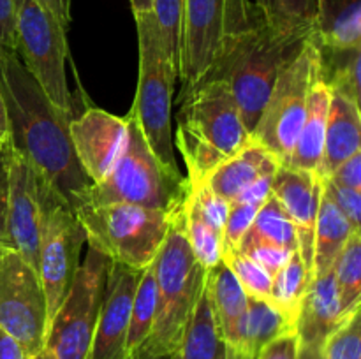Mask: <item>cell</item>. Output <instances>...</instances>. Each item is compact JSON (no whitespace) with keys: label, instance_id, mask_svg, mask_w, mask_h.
Listing matches in <instances>:
<instances>
[{"label":"cell","instance_id":"cell-1","mask_svg":"<svg viewBox=\"0 0 361 359\" xmlns=\"http://www.w3.org/2000/svg\"><path fill=\"white\" fill-rule=\"evenodd\" d=\"M0 88L9 118L11 146L74 210L92 182L74 153L71 115L46 97L16 51L4 48L0 49Z\"/></svg>","mask_w":361,"mask_h":359},{"label":"cell","instance_id":"cell-2","mask_svg":"<svg viewBox=\"0 0 361 359\" xmlns=\"http://www.w3.org/2000/svg\"><path fill=\"white\" fill-rule=\"evenodd\" d=\"M314 34V23L270 21L256 7L249 23L226 37L203 77H219L229 84L243 123L252 132L275 80Z\"/></svg>","mask_w":361,"mask_h":359},{"label":"cell","instance_id":"cell-3","mask_svg":"<svg viewBox=\"0 0 361 359\" xmlns=\"http://www.w3.org/2000/svg\"><path fill=\"white\" fill-rule=\"evenodd\" d=\"M180 104L176 148L187 165V182L207 180L252 141L224 80L201 77L180 95Z\"/></svg>","mask_w":361,"mask_h":359},{"label":"cell","instance_id":"cell-4","mask_svg":"<svg viewBox=\"0 0 361 359\" xmlns=\"http://www.w3.org/2000/svg\"><path fill=\"white\" fill-rule=\"evenodd\" d=\"M155 313L150 333L133 359H171L192 319L207 270L197 263L183 232L182 208L154 259Z\"/></svg>","mask_w":361,"mask_h":359},{"label":"cell","instance_id":"cell-5","mask_svg":"<svg viewBox=\"0 0 361 359\" xmlns=\"http://www.w3.org/2000/svg\"><path fill=\"white\" fill-rule=\"evenodd\" d=\"M127 116L129 139L122 157L102 182L88 187L78 206L123 203L175 213L183 206L189 192L187 178H183L180 171L166 168L155 157L141 134L133 109Z\"/></svg>","mask_w":361,"mask_h":359},{"label":"cell","instance_id":"cell-6","mask_svg":"<svg viewBox=\"0 0 361 359\" xmlns=\"http://www.w3.org/2000/svg\"><path fill=\"white\" fill-rule=\"evenodd\" d=\"M140 44V76L133 113L141 134L155 157L173 171H180L171 130V104L178 69L169 58L154 14H134Z\"/></svg>","mask_w":361,"mask_h":359},{"label":"cell","instance_id":"cell-7","mask_svg":"<svg viewBox=\"0 0 361 359\" xmlns=\"http://www.w3.org/2000/svg\"><path fill=\"white\" fill-rule=\"evenodd\" d=\"M178 211L123 203L74 208L88 246L134 270L154 263Z\"/></svg>","mask_w":361,"mask_h":359},{"label":"cell","instance_id":"cell-8","mask_svg":"<svg viewBox=\"0 0 361 359\" xmlns=\"http://www.w3.org/2000/svg\"><path fill=\"white\" fill-rule=\"evenodd\" d=\"M321 76L319 39L314 34L295 60L284 67L271 87L256 127L250 132L282 165L288 164L302 123L310 90Z\"/></svg>","mask_w":361,"mask_h":359},{"label":"cell","instance_id":"cell-9","mask_svg":"<svg viewBox=\"0 0 361 359\" xmlns=\"http://www.w3.org/2000/svg\"><path fill=\"white\" fill-rule=\"evenodd\" d=\"M16 55L46 97L63 113L73 108L67 84V27L39 0H16Z\"/></svg>","mask_w":361,"mask_h":359},{"label":"cell","instance_id":"cell-10","mask_svg":"<svg viewBox=\"0 0 361 359\" xmlns=\"http://www.w3.org/2000/svg\"><path fill=\"white\" fill-rule=\"evenodd\" d=\"M109 267L111 260L88 246L66 299L49 320L44 348L55 359H87Z\"/></svg>","mask_w":361,"mask_h":359},{"label":"cell","instance_id":"cell-11","mask_svg":"<svg viewBox=\"0 0 361 359\" xmlns=\"http://www.w3.org/2000/svg\"><path fill=\"white\" fill-rule=\"evenodd\" d=\"M256 6L249 0H183L178 48L180 95L214 65L226 37L245 27Z\"/></svg>","mask_w":361,"mask_h":359},{"label":"cell","instance_id":"cell-12","mask_svg":"<svg viewBox=\"0 0 361 359\" xmlns=\"http://www.w3.org/2000/svg\"><path fill=\"white\" fill-rule=\"evenodd\" d=\"M85 241V231L73 208L44 185L37 273L48 301L49 320L73 285Z\"/></svg>","mask_w":361,"mask_h":359},{"label":"cell","instance_id":"cell-13","mask_svg":"<svg viewBox=\"0 0 361 359\" xmlns=\"http://www.w3.org/2000/svg\"><path fill=\"white\" fill-rule=\"evenodd\" d=\"M48 301L37 270L16 250H0V329L34 358L48 336Z\"/></svg>","mask_w":361,"mask_h":359},{"label":"cell","instance_id":"cell-14","mask_svg":"<svg viewBox=\"0 0 361 359\" xmlns=\"http://www.w3.org/2000/svg\"><path fill=\"white\" fill-rule=\"evenodd\" d=\"M9 164V204L7 232L13 248L37 270L39 241L42 225V190L46 182L35 172L23 155L13 146L7 153Z\"/></svg>","mask_w":361,"mask_h":359},{"label":"cell","instance_id":"cell-15","mask_svg":"<svg viewBox=\"0 0 361 359\" xmlns=\"http://www.w3.org/2000/svg\"><path fill=\"white\" fill-rule=\"evenodd\" d=\"M71 141L81 169L92 183L111 172L129 139V116H116L101 108H88L80 118L71 120Z\"/></svg>","mask_w":361,"mask_h":359},{"label":"cell","instance_id":"cell-16","mask_svg":"<svg viewBox=\"0 0 361 359\" xmlns=\"http://www.w3.org/2000/svg\"><path fill=\"white\" fill-rule=\"evenodd\" d=\"M143 270L111 263L87 359H127L130 306Z\"/></svg>","mask_w":361,"mask_h":359},{"label":"cell","instance_id":"cell-17","mask_svg":"<svg viewBox=\"0 0 361 359\" xmlns=\"http://www.w3.org/2000/svg\"><path fill=\"white\" fill-rule=\"evenodd\" d=\"M271 196L291 218L298 239V252L307 271L314 277V231L323 185L317 172L281 165L271 182Z\"/></svg>","mask_w":361,"mask_h":359},{"label":"cell","instance_id":"cell-18","mask_svg":"<svg viewBox=\"0 0 361 359\" xmlns=\"http://www.w3.org/2000/svg\"><path fill=\"white\" fill-rule=\"evenodd\" d=\"M348 315L342 312L334 267L324 273L314 275L309 291L303 298L298 320H296V334H298L300 345L323 347V341L326 340L328 334Z\"/></svg>","mask_w":361,"mask_h":359},{"label":"cell","instance_id":"cell-19","mask_svg":"<svg viewBox=\"0 0 361 359\" xmlns=\"http://www.w3.org/2000/svg\"><path fill=\"white\" fill-rule=\"evenodd\" d=\"M330 92L323 157L317 168L321 178H328L342 162L361 151L360 104L338 92Z\"/></svg>","mask_w":361,"mask_h":359},{"label":"cell","instance_id":"cell-20","mask_svg":"<svg viewBox=\"0 0 361 359\" xmlns=\"http://www.w3.org/2000/svg\"><path fill=\"white\" fill-rule=\"evenodd\" d=\"M281 165V162L267 148L252 139L243 150L222 162L208 176L207 183L219 197L233 203L256 180L264 175H275Z\"/></svg>","mask_w":361,"mask_h":359},{"label":"cell","instance_id":"cell-21","mask_svg":"<svg viewBox=\"0 0 361 359\" xmlns=\"http://www.w3.org/2000/svg\"><path fill=\"white\" fill-rule=\"evenodd\" d=\"M330 88L326 87L321 76L310 90L307 102L305 120L302 123L296 143L293 146L288 168L302 169V171L317 172L321 164L324 146V134H326L328 108H330Z\"/></svg>","mask_w":361,"mask_h":359},{"label":"cell","instance_id":"cell-22","mask_svg":"<svg viewBox=\"0 0 361 359\" xmlns=\"http://www.w3.org/2000/svg\"><path fill=\"white\" fill-rule=\"evenodd\" d=\"M316 34L330 48L361 46V0H314Z\"/></svg>","mask_w":361,"mask_h":359},{"label":"cell","instance_id":"cell-23","mask_svg":"<svg viewBox=\"0 0 361 359\" xmlns=\"http://www.w3.org/2000/svg\"><path fill=\"white\" fill-rule=\"evenodd\" d=\"M171 359H226L224 340L219 329L207 280L194 308L192 319L183 334L182 345Z\"/></svg>","mask_w":361,"mask_h":359},{"label":"cell","instance_id":"cell-24","mask_svg":"<svg viewBox=\"0 0 361 359\" xmlns=\"http://www.w3.org/2000/svg\"><path fill=\"white\" fill-rule=\"evenodd\" d=\"M353 232H360V229H356L328 197L321 196L314 231V275L334 267L338 252Z\"/></svg>","mask_w":361,"mask_h":359},{"label":"cell","instance_id":"cell-25","mask_svg":"<svg viewBox=\"0 0 361 359\" xmlns=\"http://www.w3.org/2000/svg\"><path fill=\"white\" fill-rule=\"evenodd\" d=\"M312 278L314 277L307 271L298 250H295L288 263L271 277L270 303L295 329L303 298L309 291Z\"/></svg>","mask_w":361,"mask_h":359},{"label":"cell","instance_id":"cell-26","mask_svg":"<svg viewBox=\"0 0 361 359\" xmlns=\"http://www.w3.org/2000/svg\"><path fill=\"white\" fill-rule=\"evenodd\" d=\"M321 80L330 90L345 95L360 104L361 46L358 48H330L319 42Z\"/></svg>","mask_w":361,"mask_h":359},{"label":"cell","instance_id":"cell-27","mask_svg":"<svg viewBox=\"0 0 361 359\" xmlns=\"http://www.w3.org/2000/svg\"><path fill=\"white\" fill-rule=\"evenodd\" d=\"M252 243L281 246V248L291 250V252L298 250L295 225L274 196L268 197L267 203L257 210L256 218L240 241L238 248L252 245Z\"/></svg>","mask_w":361,"mask_h":359},{"label":"cell","instance_id":"cell-28","mask_svg":"<svg viewBox=\"0 0 361 359\" xmlns=\"http://www.w3.org/2000/svg\"><path fill=\"white\" fill-rule=\"evenodd\" d=\"M342 312L348 315L361 306V232H353L334 263Z\"/></svg>","mask_w":361,"mask_h":359},{"label":"cell","instance_id":"cell-29","mask_svg":"<svg viewBox=\"0 0 361 359\" xmlns=\"http://www.w3.org/2000/svg\"><path fill=\"white\" fill-rule=\"evenodd\" d=\"M182 222L185 238L197 263L207 271L217 266L222 259V236L204 222L189 192L182 206Z\"/></svg>","mask_w":361,"mask_h":359},{"label":"cell","instance_id":"cell-30","mask_svg":"<svg viewBox=\"0 0 361 359\" xmlns=\"http://www.w3.org/2000/svg\"><path fill=\"white\" fill-rule=\"evenodd\" d=\"M155 271L154 263L145 267L130 306L129 333H127V359H133L150 333L155 313Z\"/></svg>","mask_w":361,"mask_h":359},{"label":"cell","instance_id":"cell-31","mask_svg":"<svg viewBox=\"0 0 361 359\" xmlns=\"http://www.w3.org/2000/svg\"><path fill=\"white\" fill-rule=\"evenodd\" d=\"M296 331L270 301L247 296V347L259 354L261 348L281 334Z\"/></svg>","mask_w":361,"mask_h":359},{"label":"cell","instance_id":"cell-32","mask_svg":"<svg viewBox=\"0 0 361 359\" xmlns=\"http://www.w3.org/2000/svg\"><path fill=\"white\" fill-rule=\"evenodd\" d=\"M222 263L231 270L247 296L270 301L271 275L252 257L238 248H224L222 250Z\"/></svg>","mask_w":361,"mask_h":359},{"label":"cell","instance_id":"cell-33","mask_svg":"<svg viewBox=\"0 0 361 359\" xmlns=\"http://www.w3.org/2000/svg\"><path fill=\"white\" fill-rule=\"evenodd\" d=\"M324 359H361L360 308L353 310L323 341Z\"/></svg>","mask_w":361,"mask_h":359},{"label":"cell","instance_id":"cell-34","mask_svg":"<svg viewBox=\"0 0 361 359\" xmlns=\"http://www.w3.org/2000/svg\"><path fill=\"white\" fill-rule=\"evenodd\" d=\"M261 206L245 203H229L228 220H226L224 232H222V250L238 248L240 241L252 225L257 210Z\"/></svg>","mask_w":361,"mask_h":359},{"label":"cell","instance_id":"cell-35","mask_svg":"<svg viewBox=\"0 0 361 359\" xmlns=\"http://www.w3.org/2000/svg\"><path fill=\"white\" fill-rule=\"evenodd\" d=\"M321 185H323V196L328 197L342 213L348 217V220L360 229L361 222V192L360 190L348 189L338 183H335L330 178H321Z\"/></svg>","mask_w":361,"mask_h":359},{"label":"cell","instance_id":"cell-36","mask_svg":"<svg viewBox=\"0 0 361 359\" xmlns=\"http://www.w3.org/2000/svg\"><path fill=\"white\" fill-rule=\"evenodd\" d=\"M238 250H242L243 253L252 257V259L256 260L257 264H261L271 277H274V275L288 263L289 257L293 256L291 250H286L274 245H263V243H252V245L240 246Z\"/></svg>","mask_w":361,"mask_h":359},{"label":"cell","instance_id":"cell-37","mask_svg":"<svg viewBox=\"0 0 361 359\" xmlns=\"http://www.w3.org/2000/svg\"><path fill=\"white\" fill-rule=\"evenodd\" d=\"M11 144L0 146V250H14L7 232V204H9V164L7 153Z\"/></svg>","mask_w":361,"mask_h":359},{"label":"cell","instance_id":"cell-38","mask_svg":"<svg viewBox=\"0 0 361 359\" xmlns=\"http://www.w3.org/2000/svg\"><path fill=\"white\" fill-rule=\"evenodd\" d=\"M298 334L296 331H289L268 341L256 359H298Z\"/></svg>","mask_w":361,"mask_h":359},{"label":"cell","instance_id":"cell-39","mask_svg":"<svg viewBox=\"0 0 361 359\" xmlns=\"http://www.w3.org/2000/svg\"><path fill=\"white\" fill-rule=\"evenodd\" d=\"M279 16L291 23H314L316 2L314 0H277Z\"/></svg>","mask_w":361,"mask_h":359},{"label":"cell","instance_id":"cell-40","mask_svg":"<svg viewBox=\"0 0 361 359\" xmlns=\"http://www.w3.org/2000/svg\"><path fill=\"white\" fill-rule=\"evenodd\" d=\"M0 48L16 51V0H0Z\"/></svg>","mask_w":361,"mask_h":359},{"label":"cell","instance_id":"cell-41","mask_svg":"<svg viewBox=\"0 0 361 359\" xmlns=\"http://www.w3.org/2000/svg\"><path fill=\"white\" fill-rule=\"evenodd\" d=\"M328 178L334 180L338 185L361 192V151L342 162Z\"/></svg>","mask_w":361,"mask_h":359},{"label":"cell","instance_id":"cell-42","mask_svg":"<svg viewBox=\"0 0 361 359\" xmlns=\"http://www.w3.org/2000/svg\"><path fill=\"white\" fill-rule=\"evenodd\" d=\"M0 359H32V355L25 351L20 341L0 329Z\"/></svg>","mask_w":361,"mask_h":359},{"label":"cell","instance_id":"cell-43","mask_svg":"<svg viewBox=\"0 0 361 359\" xmlns=\"http://www.w3.org/2000/svg\"><path fill=\"white\" fill-rule=\"evenodd\" d=\"M63 27L71 23V0H39Z\"/></svg>","mask_w":361,"mask_h":359},{"label":"cell","instance_id":"cell-44","mask_svg":"<svg viewBox=\"0 0 361 359\" xmlns=\"http://www.w3.org/2000/svg\"><path fill=\"white\" fill-rule=\"evenodd\" d=\"M11 144V129H9V118H7L6 101H4L2 88H0V146Z\"/></svg>","mask_w":361,"mask_h":359},{"label":"cell","instance_id":"cell-45","mask_svg":"<svg viewBox=\"0 0 361 359\" xmlns=\"http://www.w3.org/2000/svg\"><path fill=\"white\" fill-rule=\"evenodd\" d=\"M254 6L264 14V18L270 21H279L282 20L279 16V6H277V0H254Z\"/></svg>","mask_w":361,"mask_h":359},{"label":"cell","instance_id":"cell-46","mask_svg":"<svg viewBox=\"0 0 361 359\" xmlns=\"http://www.w3.org/2000/svg\"><path fill=\"white\" fill-rule=\"evenodd\" d=\"M298 359H324L323 347H319V345H300Z\"/></svg>","mask_w":361,"mask_h":359},{"label":"cell","instance_id":"cell-47","mask_svg":"<svg viewBox=\"0 0 361 359\" xmlns=\"http://www.w3.org/2000/svg\"><path fill=\"white\" fill-rule=\"evenodd\" d=\"M130 9L133 14H141V13H150L152 6H154V0H129Z\"/></svg>","mask_w":361,"mask_h":359},{"label":"cell","instance_id":"cell-48","mask_svg":"<svg viewBox=\"0 0 361 359\" xmlns=\"http://www.w3.org/2000/svg\"><path fill=\"white\" fill-rule=\"evenodd\" d=\"M32 359H55V358H53V355L49 354V352L44 348V351L39 352V354L34 355V358H32Z\"/></svg>","mask_w":361,"mask_h":359},{"label":"cell","instance_id":"cell-49","mask_svg":"<svg viewBox=\"0 0 361 359\" xmlns=\"http://www.w3.org/2000/svg\"><path fill=\"white\" fill-rule=\"evenodd\" d=\"M0 49H2V48H0Z\"/></svg>","mask_w":361,"mask_h":359}]
</instances>
